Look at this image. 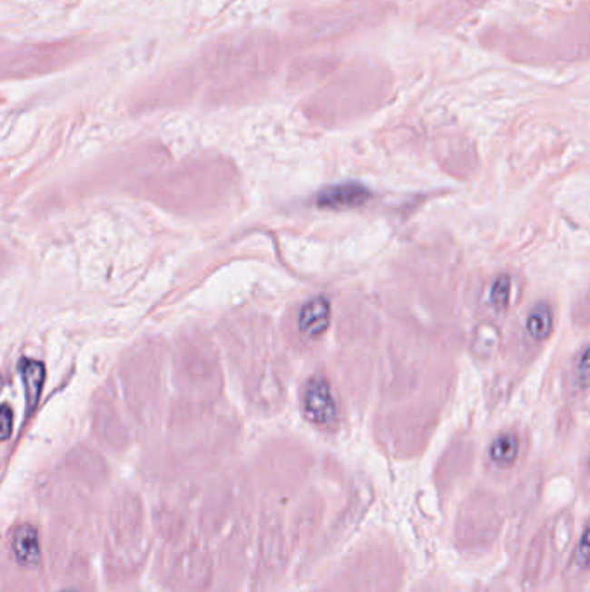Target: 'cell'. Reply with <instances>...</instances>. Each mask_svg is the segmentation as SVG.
<instances>
[{
	"instance_id": "ba28073f",
	"label": "cell",
	"mask_w": 590,
	"mask_h": 592,
	"mask_svg": "<svg viewBox=\"0 0 590 592\" xmlns=\"http://www.w3.org/2000/svg\"><path fill=\"white\" fill-rule=\"evenodd\" d=\"M490 296H492V303L496 305V309H498V311L507 309L509 298H511V278L509 276H500V278L496 279Z\"/></svg>"
},
{
	"instance_id": "6da1fadb",
	"label": "cell",
	"mask_w": 590,
	"mask_h": 592,
	"mask_svg": "<svg viewBox=\"0 0 590 592\" xmlns=\"http://www.w3.org/2000/svg\"><path fill=\"white\" fill-rule=\"evenodd\" d=\"M303 408L305 416L317 425H329L336 418V402L332 399L331 389L326 380L314 378L307 389L303 397Z\"/></svg>"
},
{
	"instance_id": "5b68a950",
	"label": "cell",
	"mask_w": 590,
	"mask_h": 592,
	"mask_svg": "<svg viewBox=\"0 0 590 592\" xmlns=\"http://www.w3.org/2000/svg\"><path fill=\"white\" fill-rule=\"evenodd\" d=\"M21 378L26 393V408L34 412L38 406L44 383H45V366L38 360H23L21 362Z\"/></svg>"
},
{
	"instance_id": "8fae6325",
	"label": "cell",
	"mask_w": 590,
	"mask_h": 592,
	"mask_svg": "<svg viewBox=\"0 0 590 592\" xmlns=\"http://www.w3.org/2000/svg\"><path fill=\"white\" fill-rule=\"evenodd\" d=\"M11 419H13L11 409H9V406H4V409H2V421H4L2 433H4V439H9V435H11Z\"/></svg>"
},
{
	"instance_id": "277c9868",
	"label": "cell",
	"mask_w": 590,
	"mask_h": 592,
	"mask_svg": "<svg viewBox=\"0 0 590 592\" xmlns=\"http://www.w3.org/2000/svg\"><path fill=\"white\" fill-rule=\"evenodd\" d=\"M329 319H331L329 301L322 296H317L303 305L301 312L298 315V326L300 331L307 338L315 340L328 330Z\"/></svg>"
},
{
	"instance_id": "3957f363",
	"label": "cell",
	"mask_w": 590,
	"mask_h": 592,
	"mask_svg": "<svg viewBox=\"0 0 590 592\" xmlns=\"http://www.w3.org/2000/svg\"><path fill=\"white\" fill-rule=\"evenodd\" d=\"M11 551H13V557L16 559L19 567H23V568L37 567L40 557H42L37 528L30 523L19 525L18 528L13 532Z\"/></svg>"
},
{
	"instance_id": "8992f818",
	"label": "cell",
	"mask_w": 590,
	"mask_h": 592,
	"mask_svg": "<svg viewBox=\"0 0 590 592\" xmlns=\"http://www.w3.org/2000/svg\"><path fill=\"white\" fill-rule=\"evenodd\" d=\"M553 309L547 303H538L526 319V331L536 341H544L553 333Z\"/></svg>"
},
{
	"instance_id": "9c48e42d",
	"label": "cell",
	"mask_w": 590,
	"mask_h": 592,
	"mask_svg": "<svg viewBox=\"0 0 590 592\" xmlns=\"http://www.w3.org/2000/svg\"><path fill=\"white\" fill-rule=\"evenodd\" d=\"M575 565L580 568H589L590 567V525L585 528V532L580 537L576 548H575Z\"/></svg>"
},
{
	"instance_id": "52a82bcc",
	"label": "cell",
	"mask_w": 590,
	"mask_h": 592,
	"mask_svg": "<svg viewBox=\"0 0 590 592\" xmlns=\"http://www.w3.org/2000/svg\"><path fill=\"white\" fill-rule=\"evenodd\" d=\"M519 452V442L516 435L513 433H502L490 445V459L497 466H511L516 461Z\"/></svg>"
},
{
	"instance_id": "7a4b0ae2",
	"label": "cell",
	"mask_w": 590,
	"mask_h": 592,
	"mask_svg": "<svg viewBox=\"0 0 590 592\" xmlns=\"http://www.w3.org/2000/svg\"><path fill=\"white\" fill-rule=\"evenodd\" d=\"M370 198V191L366 185L359 183H347V184L331 185L324 189L317 196V204L322 208L332 210H345L355 208L366 203Z\"/></svg>"
},
{
	"instance_id": "30bf717a",
	"label": "cell",
	"mask_w": 590,
	"mask_h": 592,
	"mask_svg": "<svg viewBox=\"0 0 590 592\" xmlns=\"http://www.w3.org/2000/svg\"><path fill=\"white\" fill-rule=\"evenodd\" d=\"M578 380L584 387H590V347L584 352L578 366Z\"/></svg>"
}]
</instances>
